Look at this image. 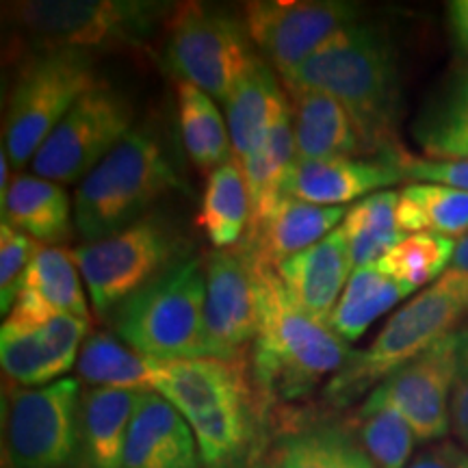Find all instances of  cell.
Returning <instances> with one entry per match:
<instances>
[{
    "instance_id": "10",
    "label": "cell",
    "mask_w": 468,
    "mask_h": 468,
    "mask_svg": "<svg viewBox=\"0 0 468 468\" xmlns=\"http://www.w3.org/2000/svg\"><path fill=\"white\" fill-rule=\"evenodd\" d=\"M69 251L98 314L117 310L180 261L189 259L180 234L159 215H145L117 234Z\"/></svg>"
},
{
    "instance_id": "5",
    "label": "cell",
    "mask_w": 468,
    "mask_h": 468,
    "mask_svg": "<svg viewBox=\"0 0 468 468\" xmlns=\"http://www.w3.org/2000/svg\"><path fill=\"white\" fill-rule=\"evenodd\" d=\"M180 186L156 134L131 131L80 180L74 197L76 232L85 243L107 239L144 219L152 204Z\"/></svg>"
},
{
    "instance_id": "41",
    "label": "cell",
    "mask_w": 468,
    "mask_h": 468,
    "mask_svg": "<svg viewBox=\"0 0 468 468\" xmlns=\"http://www.w3.org/2000/svg\"><path fill=\"white\" fill-rule=\"evenodd\" d=\"M410 468H468V455L447 444L419 458Z\"/></svg>"
},
{
    "instance_id": "19",
    "label": "cell",
    "mask_w": 468,
    "mask_h": 468,
    "mask_svg": "<svg viewBox=\"0 0 468 468\" xmlns=\"http://www.w3.org/2000/svg\"><path fill=\"white\" fill-rule=\"evenodd\" d=\"M403 172L395 161H360L354 156L324 161L297 159L284 186V197H295L319 207H341L365 200L378 189L403 183Z\"/></svg>"
},
{
    "instance_id": "8",
    "label": "cell",
    "mask_w": 468,
    "mask_h": 468,
    "mask_svg": "<svg viewBox=\"0 0 468 468\" xmlns=\"http://www.w3.org/2000/svg\"><path fill=\"white\" fill-rule=\"evenodd\" d=\"M101 85L93 58L85 52H37L22 66L11 87L5 115V152L14 169H22L76 102Z\"/></svg>"
},
{
    "instance_id": "4",
    "label": "cell",
    "mask_w": 468,
    "mask_h": 468,
    "mask_svg": "<svg viewBox=\"0 0 468 468\" xmlns=\"http://www.w3.org/2000/svg\"><path fill=\"white\" fill-rule=\"evenodd\" d=\"M468 314V276L447 269L419 297L397 310L376 341L349 358L324 388V399L345 408L373 386L382 384L397 368L458 330V321Z\"/></svg>"
},
{
    "instance_id": "11",
    "label": "cell",
    "mask_w": 468,
    "mask_h": 468,
    "mask_svg": "<svg viewBox=\"0 0 468 468\" xmlns=\"http://www.w3.org/2000/svg\"><path fill=\"white\" fill-rule=\"evenodd\" d=\"M5 449L11 468H72L80 449V388L72 378L16 390Z\"/></svg>"
},
{
    "instance_id": "12",
    "label": "cell",
    "mask_w": 468,
    "mask_h": 468,
    "mask_svg": "<svg viewBox=\"0 0 468 468\" xmlns=\"http://www.w3.org/2000/svg\"><path fill=\"white\" fill-rule=\"evenodd\" d=\"M131 102L107 85L93 87L33 156L35 176L61 185L83 180L131 133Z\"/></svg>"
},
{
    "instance_id": "33",
    "label": "cell",
    "mask_w": 468,
    "mask_h": 468,
    "mask_svg": "<svg viewBox=\"0 0 468 468\" xmlns=\"http://www.w3.org/2000/svg\"><path fill=\"white\" fill-rule=\"evenodd\" d=\"M273 468H373L368 455L336 427L314 425L286 434L273 453Z\"/></svg>"
},
{
    "instance_id": "2",
    "label": "cell",
    "mask_w": 468,
    "mask_h": 468,
    "mask_svg": "<svg viewBox=\"0 0 468 468\" xmlns=\"http://www.w3.org/2000/svg\"><path fill=\"white\" fill-rule=\"evenodd\" d=\"M254 271L259 332L251 367L256 384L269 399H302L325 378H335L354 354L330 325L310 319L292 303L276 269L254 262Z\"/></svg>"
},
{
    "instance_id": "22",
    "label": "cell",
    "mask_w": 468,
    "mask_h": 468,
    "mask_svg": "<svg viewBox=\"0 0 468 468\" xmlns=\"http://www.w3.org/2000/svg\"><path fill=\"white\" fill-rule=\"evenodd\" d=\"M224 104L228 133L239 161L259 148L273 126L291 111L276 74L262 58Z\"/></svg>"
},
{
    "instance_id": "16",
    "label": "cell",
    "mask_w": 468,
    "mask_h": 468,
    "mask_svg": "<svg viewBox=\"0 0 468 468\" xmlns=\"http://www.w3.org/2000/svg\"><path fill=\"white\" fill-rule=\"evenodd\" d=\"M90 321L57 314L42 325L0 330L3 371L22 386H48L79 360Z\"/></svg>"
},
{
    "instance_id": "17",
    "label": "cell",
    "mask_w": 468,
    "mask_h": 468,
    "mask_svg": "<svg viewBox=\"0 0 468 468\" xmlns=\"http://www.w3.org/2000/svg\"><path fill=\"white\" fill-rule=\"evenodd\" d=\"M276 271L292 303L310 319L327 325L354 273L347 237L338 228L324 241L280 262Z\"/></svg>"
},
{
    "instance_id": "1",
    "label": "cell",
    "mask_w": 468,
    "mask_h": 468,
    "mask_svg": "<svg viewBox=\"0 0 468 468\" xmlns=\"http://www.w3.org/2000/svg\"><path fill=\"white\" fill-rule=\"evenodd\" d=\"M289 93L321 91L347 111L362 150L384 152L395 161L399 117V74L388 37L376 27L349 25L330 37L302 66L282 76Z\"/></svg>"
},
{
    "instance_id": "27",
    "label": "cell",
    "mask_w": 468,
    "mask_h": 468,
    "mask_svg": "<svg viewBox=\"0 0 468 468\" xmlns=\"http://www.w3.org/2000/svg\"><path fill=\"white\" fill-rule=\"evenodd\" d=\"M251 204L241 163L232 159L208 174L197 226L215 248L224 250L241 241L250 228Z\"/></svg>"
},
{
    "instance_id": "40",
    "label": "cell",
    "mask_w": 468,
    "mask_h": 468,
    "mask_svg": "<svg viewBox=\"0 0 468 468\" xmlns=\"http://www.w3.org/2000/svg\"><path fill=\"white\" fill-rule=\"evenodd\" d=\"M447 22L455 48L468 61V0H453L447 5Z\"/></svg>"
},
{
    "instance_id": "31",
    "label": "cell",
    "mask_w": 468,
    "mask_h": 468,
    "mask_svg": "<svg viewBox=\"0 0 468 468\" xmlns=\"http://www.w3.org/2000/svg\"><path fill=\"white\" fill-rule=\"evenodd\" d=\"M397 202L399 193L378 191L347 210L341 230L347 237L354 271L378 265L395 245L406 239L397 224Z\"/></svg>"
},
{
    "instance_id": "7",
    "label": "cell",
    "mask_w": 468,
    "mask_h": 468,
    "mask_svg": "<svg viewBox=\"0 0 468 468\" xmlns=\"http://www.w3.org/2000/svg\"><path fill=\"white\" fill-rule=\"evenodd\" d=\"M207 267L189 256L115 310V332L150 360L208 358Z\"/></svg>"
},
{
    "instance_id": "25",
    "label": "cell",
    "mask_w": 468,
    "mask_h": 468,
    "mask_svg": "<svg viewBox=\"0 0 468 468\" xmlns=\"http://www.w3.org/2000/svg\"><path fill=\"white\" fill-rule=\"evenodd\" d=\"M239 161V159H237ZM297 161L295 133L291 111L273 126L269 137L254 152L243 156L241 169L250 191L251 219L248 234L256 232L271 218L278 204L284 200V186Z\"/></svg>"
},
{
    "instance_id": "21",
    "label": "cell",
    "mask_w": 468,
    "mask_h": 468,
    "mask_svg": "<svg viewBox=\"0 0 468 468\" xmlns=\"http://www.w3.org/2000/svg\"><path fill=\"white\" fill-rule=\"evenodd\" d=\"M137 390L90 388L80 399V453L87 468H122Z\"/></svg>"
},
{
    "instance_id": "15",
    "label": "cell",
    "mask_w": 468,
    "mask_h": 468,
    "mask_svg": "<svg viewBox=\"0 0 468 468\" xmlns=\"http://www.w3.org/2000/svg\"><path fill=\"white\" fill-rule=\"evenodd\" d=\"M208 358L237 360L259 332V292L254 262L243 250L213 251L207 262Z\"/></svg>"
},
{
    "instance_id": "13",
    "label": "cell",
    "mask_w": 468,
    "mask_h": 468,
    "mask_svg": "<svg viewBox=\"0 0 468 468\" xmlns=\"http://www.w3.org/2000/svg\"><path fill=\"white\" fill-rule=\"evenodd\" d=\"M468 356V330H453L436 345L397 368L371 390L373 399L399 410L419 441H436L452 425L455 382Z\"/></svg>"
},
{
    "instance_id": "34",
    "label": "cell",
    "mask_w": 468,
    "mask_h": 468,
    "mask_svg": "<svg viewBox=\"0 0 468 468\" xmlns=\"http://www.w3.org/2000/svg\"><path fill=\"white\" fill-rule=\"evenodd\" d=\"M79 273L72 251L63 248H44L27 269L20 291L31 292L55 314H72V317L90 321V310H87L83 282H80Z\"/></svg>"
},
{
    "instance_id": "9",
    "label": "cell",
    "mask_w": 468,
    "mask_h": 468,
    "mask_svg": "<svg viewBox=\"0 0 468 468\" xmlns=\"http://www.w3.org/2000/svg\"><path fill=\"white\" fill-rule=\"evenodd\" d=\"M165 58L183 83L221 102L261 63L248 25L200 3L176 5L167 17Z\"/></svg>"
},
{
    "instance_id": "20",
    "label": "cell",
    "mask_w": 468,
    "mask_h": 468,
    "mask_svg": "<svg viewBox=\"0 0 468 468\" xmlns=\"http://www.w3.org/2000/svg\"><path fill=\"white\" fill-rule=\"evenodd\" d=\"M347 208L319 207L295 197H284L259 230L248 234L243 251L254 262L276 269L291 256L324 241L343 224Z\"/></svg>"
},
{
    "instance_id": "32",
    "label": "cell",
    "mask_w": 468,
    "mask_h": 468,
    "mask_svg": "<svg viewBox=\"0 0 468 468\" xmlns=\"http://www.w3.org/2000/svg\"><path fill=\"white\" fill-rule=\"evenodd\" d=\"M178 115L183 144L193 165L215 172L232 159V142L213 98L189 83L178 85Z\"/></svg>"
},
{
    "instance_id": "6",
    "label": "cell",
    "mask_w": 468,
    "mask_h": 468,
    "mask_svg": "<svg viewBox=\"0 0 468 468\" xmlns=\"http://www.w3.org/2000/svg\"><path fill=\"white\" fill-rule=\"evenodd\" d=\"M174 5L152 0H28L9 5L11 25L37 52H115L144 46Z\"/></svg>"
},
{
    "instance_id": "3",
    "label": "cell",
    "mask_w": 468,
    "mask_h": 468,
    "mask_svg": "<svg viewBox=\"0 0 468 468\" xmlns=\"http://www.w3.org/2000/svg\"><path fill=\"white\" fill-rule=\"evenodd\" d=\"M154 390L183 414L207 468H243L256 442L251 390L232 360H156Z\"/></svg>"
},
{
    "instance_id": "23",
    "label": "cell",
    "mask_w": 468,
    "mask_h": 468,
    "mask_svg": "<svg viewBox=\"0 0 468 468\" xmlns=\"http://www.w3.org/2000/svg\"><path fill=\"white\" fill-rule=\"evenodd\" d=\"M297 159L324 161L354 156L362 142L345 107L321 91L289 93Z\"/></svg>"
},
{
    "instance_id": "30",
    "label": "cell",
    "mask_w": 468,
    "mask_h": 468,
    "mask_svg": "<svg viewBox=\"0 0 468 468\" xmlns=\"http://www.w3.org/2000/svg\"><path fill=\"white\" fill-rule=\"evenodd\" d=\"M397 224L403 234L458 237L468 232V191L447 185L414 183L399 193Z\"/></svg>"
},
{
    "instance_id": "18",
    "label": "cell",
    "mask_w": 468,
    "mask_h": 468,
    "mask_svg": "<svg viewBox=\"0 0 468 468\" xmlns=\"http://www.w3.org/2000/svg\"><path fill=\"white\" fill-rule=\"evenodd\" d=\"M122 468H202L189 423L154 390L139 397Z\"/></svg>"
},
{
    "instance_id": "43",
    "label": "cell",
    "mask_w": 468,
    "mask_h": 468,
    "mask_svg": "<svg viewBox=\"0 0 468 468\" xmlns=\"http://www.w3.org/2000/svg\"><path fill=\"white\" fill-rule=\"evenodd\" d=\"M259 468H273V466H259Z\"/></svg>"
},
{
    "instance_id": "14",
    "label": "cell",
    "mask_w": 468,
    "mask_h": 468,
    "mask_svg": "<svg viewBox=\"0 0 468 468\" xmlns=\"http://www.w3.org/2000/svg\"><path fill=\"white\" fill-rule=\"evenodd\" d=\"M358 20L356 5L341 0H286V3H248L245 25L262 57L289 74L317 52L327 39Z\"/></svg>"
},
{
    "instance_id": "26",
    "label": "cell",
    "mask_w": 468,
    "mask_h": 468,
    "mask_svg": "<svg viewBox=\"0 0 468 468\" xmlns=\"http://www.w3.org/2000/svg\"><path fill=\"white\" fill-rule=\"evenodd\" d=\"M414 139L431 161H468V63L420 111Z\"/></svg>"
},
{
    "instance_id": "42",
    "label": "cell",
    "mask_w": 468,
    "mask_h": 468,
    "mask_svg": "<svg viewBox=\"0 0 468 468\" xmlns=\"http://www.w3.org/2000/svg\"><path fill=\"white\" fill-rule=\"evenodd\" d=\"M449 269H455V271H462L468 276V232L464 237L455 243V251H453V261Z\"/></svg>"
},
{
    "instance_id": "35",
    "label": "cell",
    "mask_w": 468,
    "mask_h": 468,
    "mask_svg": "<svg viewBox=\"0 0 468 468\" xmlns=\"http://www.w3.org/2000/svg\"><path fill=\"white\" fill-rule=\"evenodd\" d=\"M453 251L455 241L449 237L427 232L408 234L378 262V267L408 291H417L419 286L441 278L447 271L453 261Z\"/></svg>"
},
{
    "instance_id": "37",
    "label": "cell",
    "mask_w": 468,
    "mask_h": 468,
    "mask_svg": "<svg viewBox=\"0 0 468 468\" xmlns=\"http://www.w3.org/2000/svg\"><path fill=\"white\" fill-rule=\"evenodd\" d=\"M42 250V243L3 221L0 226V310L3 314L14 308L27 269Z\"/></svg>"
},
{
    "instance_id": "28",
    "label": "cell",
    "mask_w": 468,
    "mask_h": 468,
    "mask_svg": "<svg viewBox=\"0 0 468 468\" xmlns=\"http://www.w3.org/2000/svg\"><path fill=\"white\" fill-rule=\"evenodd\" d=\"M80 379L91 388H117L150 393L154 390L156 360L145 358L133 347L111 335H90L76 360Z\"/></svg>"
},
{
    "instance_id": "29",
    "label": "cell",
    "mask_w": 468,
    "mask_h": 468,
    "mask_svg": "<svg viewBox=\"0 0 468 468\" xmlns=\"http://www.w3.org/2000/svg\"><path fill=\"white\" fill-rule=\"evenodd\" d=\"M410 292L412 291L379 271L378 265L356 269L327 325L345 343H354L365 335L373 321L388 313Z\"/></svg>"
},
{
    "instance_id": "24",
    "label": "cell",
    "mask_w": 468,
    "mask_h": 468,
    "mask_svg": "<svg viewBox=\"0 0 468 468\" xmlns=\"http://www.w3.org/2000/svg\"><path fill=\"white\" fill-rule=\"evenodd\" d=\"M3 221L37 243L57 248L72 234V207L61 185L39 176H17L3 202Z\"/></svg>"
},
{
    "instance_id": "39",
    "label": "cell",
    "mask_w": 468,
    "mask_h": 468,
    "mask_svg": "<svg viewBox=\"0 0 468 468\" xmlns=\"http://www.w3.org/2000/svg\"><path fill=\"white\" fill-rule=\"evenodd\" d=\"M452 427L455 436L468 444V356L462 365L460 378L455 382L452 397Z\"/></svg>"
},
{
    "instance_id": "36",
    "label": "cell",
    "mask_w": 468,
    "mask_h": 468,
    "mask_svg": "<svg viewBox=\"0 0 468 468\" xmlns=\"http://www.w3.org/2000/svg\"><path fill=\"white\" fill-rule=\"evenodd\" d=\"M360 434L367 453L379 468H403L417 442V434L399 410L373 397H367L360 408Z\"/></svg>"
},
{
    "instance_id": "38",
    "label": "cell",
    "mask_w": 468,
    "mask_h": 468,
    "mask_svg": "<svg viewBox=\"0 0 468 468\" xmlns=\"http://www.w3.org/2000/svg\"><path fill=\"white\" fill-rule=\"evenodd\" d=\"M403 172V178L414 180V183H431L447 185L455 189L468 191V161H431L417 159L401 152L395 159Z\"/></svg>"
}]
</instances>
